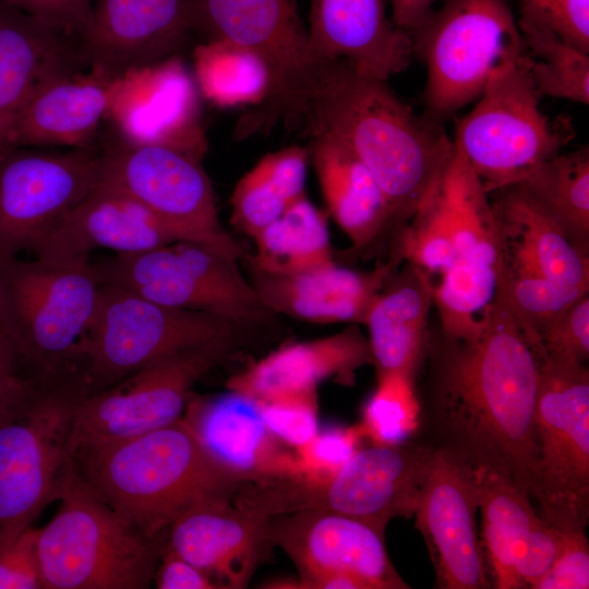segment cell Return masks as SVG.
<instances>
[{
	"label": "cell",
	"mask_w": 589,
	"mask_h": 589,
	"mask_svg": "<svg viewBox=\"0 0 589 589\" xmlns=\"http://www.w3.org/2000/svg\"><path fill=\"white\" fill-rule=\"evenodd\" d=\"M589 289L566 286L506 260L505 296L514 317L539 345L540 333Z\"/></svg>",
	"instance_id": "40"
},
{
	"label": "cell",
	"mask_w": 589,
	"mask_h": 589,
	"mask_svg": "<svg viewBox=\"0 0 589 589\" xmlns=\"http://www.w3.org/2000/svg\"><path fill=\"white\" fill-rule=\"evenodd\" d=\"M362 438L358 424L318 430L306 444L293 449V476L323 479L334 474L361 447Z\"/></svg>",
	"instance_id": "41"
},
{
	"label": "cell",
	"mask_w": 589,
	"mask_h": 589,
	"mask_svg": "<svg viewBox=\"0 0 589 589\" xmlns=\"http://www.w3.org/2000/svg\"><path fill=\"white\" fill-rule=\"evenodd\" d=\"M538 465L532 497L560 530L589 519V372L542 358L536 407Z\"/></svg>",
	"instance_id": "14"
},
{
	"label": "cell",
	"mask_w": 589,
	"mask_h": 589,
	"mask_svg": "<svg viewBox=\"0 0 589 589\" xmlns=\"http://www.w3.org/2000/svg\"><path fill=\"white\" fill-rule=\"evenodd\" d=\"M75 473L127 524L164 540L191 506L232 498L245 482L217 466L182 418L165 428L71 456Z\"/></svg>",
	"instance_id": "3"
},
{
	"label": "cell",
	"mask_w": 589,
	"mask_h": 589,
	"mask_svg": "<svg viewBox=\"0 0 589 589\" xmlns=\"http://www.w3.org/2000/svg\"><path fill=\"white\" fill-rule=\"evenodd\" d=\"M500 192L493 205L508 262L528 267L556 283L589 289V260L518 185Z\"/></svg>",
	"instance_id": "31"
},
{
	"label": "cell",
	"mask_w": 589,
	"mask_h": 589,
	"mask_svg": "<svg viewBox=\"0 0 589 589\" xmlns=\"http://www.w3.org/2000/svg\"><path fill=\"white\" fill-rule=\"evenodd\" d=\"M436 185L449 224L453 261L434 285L433 303L447 337L468 340L483 328L504 280L505 243L489 193L456 146Z\"/></svg>",
	"instance_id": "11"
},
{
	"label": "cell",
	"mask_w": 589,
	"mask_h": 589,
	"mask_svg": "<svg viewBox=\"0 0 589 589\" xmlns=\"http://www.w3.org/2000/svg\"><path fill=\"white\" fill-rule=\"evenodd\" d=\"M68 35L0 1V155L32 93L50 76L70 69Z\"/></svg>",
	"instance_id": "29"
},
{
	"label": "cell",
	"mask_w": 589,
	"mask_h": 589,
	"mask_svg": "<svg viewBox=\"0 0 589 589\" xmlns=\"http://www.w3.org/2000/svg\"><path fill=\"white\" fill-rule=\"evenodd\" d=\"M520 20L589 52V0H519Z\"/></svg>",
	"instance_id": "43"
},
{
	"label": "cell",
	"mask_w": 589,
	"mask_h": 589,
	"mask_svg": "<svg viewBox=\"0 0 589 589\" xmlns=\"http://www.w3.org/2000/svg\"><path fill=\"white\" fill-rule=\"evenodd\" d=\"M237 262L209 248L176 241L94 263L100 284L161 305L216 314L243 323L268 321L271 312Z\"/></svg>",
	"instance_id": "15"
},
{
	"label": "cell",
	"mask_w": 589,
	"mask_h": 589,
	"mask_svg": "<svg viewBox=\"0 0 589 589\" xmlns=\"http://www.w3.org/2000/svg\"><path fill=\"white\" fill-rule=\"evenodd\" d=\"M518 185L581 249L589 242L588 148L558 153Z\"/></svg>",
	"instance_id": "36"
},
{
	"label": "cell",
	"mask_w": 589,
	"mask_h": 589,
	"mask_svg": "<svg viewBox=\"0 0 589 589\" xmlns=\"http://www.w3.org/2000/svg\"><path fill=\"white\" fill-rule=\"evenodd\" d=\"M348 146L387 197L395 221L409 220L455 152L444 124L419 116L381 80L344 60L313 59L277 116Z\"/></svg>",
	"instance_id": "2"
},
{
	"label": "cell",
	"mask_w": 589,
	"mask_h": 589,
	"mask_svg": "<svg viewBox=\"0 0 589 589\" xmlns=\"http://www.w3.org/2000/svg\"><path fill=\"white\" fill-rule=\"evenodd\" d=\"M329 216L356 249L368 247L395 221L378 183L344 143L312 135L308 146Z\"/></svg>",
	"instance_id": "30"
},
{
	"label": "cell",
	"mask_w": 589,
	"mask_h": 589,
	"mask_svg": "<svg viewBox=\"0 0 589 589\" xmlns=\"http://www.w3.org/2000/svg\"><path fill=\"white\" fill-rule=\"evenodd\" d=\"M244 325L207 312L161 305L100 284L92 318L76 347V363L93 393L172 352L242 339Z\"/></svg>",
	"instance_id": "8"
},
{
	"label": "cell",
	"mask_w": 589,
	"mask_h": 589,
	"mask_svg": "<svg viewBox=\"0 0 589 589\" xmlns=\"http://www.w3.org/2000/svg\"><path fill=\"white\" fill-rule=\"evenodd\" d=\"M195 72L203 93L221 106L261 104L271 79L253 53L223 41H206L195 50Z\"/></svg>",
	"instance_id": "38"
},
{
	"label": "cell",
	"mask_w": 589,
	"mask_h": 589,
	"mask_svg": "<svg viewBox=\"0 0 589 589\" xmlns=\"http://www.w3.org/2000/svg\"><path fill=\"white\" fill-rule=\"evenodd\" d=\"M478 497L471 467L454 448L434 449L414 513L435 570V587H492L477 527Z\"/></svg>",
	"instance_id": "17"
},
{
	"label": "cell",
	"mask_w": 589,
	"mask_h": 589,
	"mask_svg": "<svg viewBox=\"0 0 589 589\" xmlns=\"http://www.w3.org/2000/svg\"><path fill=\"white\" fill-rule=\"evenodd\" d=\"M257 402L272 435L293 449L306 444L320 430L316 392Z\"/></svg>",
	"instance_id": "42"
},
{
	"label": "cell",
	"mask_w": 589,
	"mask_h": 589,
	"mask_svg": "<svg viewBox=\"0 0 589 589\" xmlns=\"http://www.w3.org/2000/svg\"><path fill=\"white\" fill-rule=\"evenodd\" d=\"M308 146L291 145L265 155L236 184L233 224L251 238L305 196Z\"/></svg>",
	"instance_id": "34"
},
{
	"label": "cell",
	"mask_w": 589,
	"mask_h": 589,
	"mask_svg": "<svg viewBox=\"0 0 589 589\" xmlns=\"http://www.w3.org/2000/svg\"><path fill=\"white\" fill-rule=\"evenodd\" d=\"M241 341L221 339L172 352L106 388L86 394L74 411L70 457L179 421L193 385L229 358Z\"/></svg>",
	"instance_id": "13"
},
{
	"label": "cell",
	"mask_w": 589,
	"mask_h": 589,
	"mask_svg": "<svg viewBox=\"0 0 589 589\" xmlns=\"http://www.w3.org/2000/svg\"><path fill=\"white\" fill-rule=\"evenodd\" d=\"M108 118L128 141L169 145L200 159L205 152L193 85L172 58L121 75Z\"/></svg>",
	"instance_id": "22"
},
{
	"label": "cell",
	"mask_w": 589,
	"mask_h": 589,
	"mask_svg": "<svg viewBox=\"0 0 589 589\" xmlns=\"http://www.w3.org/2000/svg\"><path fill=\"white\" fill-rule=\"evenodd\" d=\"M200 160L169 145L119 137L99 151L97 183L142 206L179 241L203 244L237 262L244 250L221 226Z\"/></svg>",
	"instance_id": "12"
},
{
	"label": "cell",
	"mask_w": 589,
	"mask_h": 589,
	"mask_svg": "<svg viewBox=\"0 0 589 589\" xmlns=\"http://www.w3.org/2000/svg\"><path fill=\"white\" fill-rule=\"evenodd\" d=\"M444 0H390L394 24L408 35Z\"/></svg>",
	"instance_id": "51"
},
{
	"label": "cell",
	"mask_w": 589,
	"mask_h": 589,
	"mask_svg": "<svg viewBox=\"0 0 589 589\" xmlns=\"http://www.w3.org/2000/svg\"><path fill=\"white\" fill-rule=\"evenodd\" d=\"M450 340L435 390L448 446L469 462L505 471L532 497L543 356L508 308L505 277L480 333L469 340Z\"/></svg>",
	"instance_id": "1"
},
{
	"label": "cell",
	"mask_w": 589,
	"mask_h": 589,
	"mask_svg": "<svg viewBox=\"0 0 589 589\" xmlns=\"http://www.w3.org/2000/svg\"><path fill=\"white\" fill-rule=\"evenodd\" d=\"M119 80L93 65L86 73L67 69L50 76L16 117L9 149L92 146L101 120L108 118Z\"/></svg>",
	"instance_id": "25"
},
{
	"label": "cell",
	"mask_w": 589,
	"mask_h": 589,
	"mask_svg": "<svg viewBox=\"0 0 589 589\" xmlns=\"http://www.w3.org/2000/svg\"><path fill=\"white\" fill-rule=\"evenodd\" d=\"M420 423L414 374L388 371L377 374V386L366 401L358 424L363 438L375 445L408 441Z\"/></svg>",
	"instance_id": "39"
},
{
	"label": "cell",
	"mask_w": 589,
	"mask_h": 589,
	"mask_svg": "<svg viewBox=\"0 0 589 589\" xmlns=\"http://www.w3.org/2000/svg\"><path fill=\"white\" fill-rule=\"evenodd\" d=\"M268 518L232 498L201 502L171 522L163 545L206 573L219 589H241L273 548Z\"/></svg>",
	"instance_id": "20"
},
{
	"label": "cell",
	"mask_w": 589,
	"mask_h": 589,
	"mask_svg": "<svg viewBox=\"0 0 589 589\" xmlns=\"http://www.w3.org/2000/svg\"><path fill=\"white\" fill-rule=\"evenodd\" d=\"M178 238L152 214L121 193L96 183L32 250L40 259L88 256L104 248L141 252Z\"/></svg>",
	"instance_id": "27"
},
{
	"label": "cell",
	"mask_w": 589,
	"mask_h": 589,
	"mask_svg": "<svg viewBox=\"0 0 589 589\" xmlns=\"http://www.w3.org/2000/svg\"><path fill=\"white\" fill-rule=\"evenodd\" d=\"M434 284L422 268L408 263L376 294L364 318L377 374H414L421 358Z\"/></svg>",
	"instance_id": "32"
},
{
	"label": "cell",
	"mask_w": 589,
	"mask_h": 589,
	"mask_svg": "<svg viewBox=\"0 0 589 589\" xmlns=\"http://www.w3.org/2000/svg\"><path fill=\"white\" fill-rule=\"evenodd\" d=\"M385 530L347 515L304 509L268 518L267 539L294 563L299 581L346 573L369 589H407L385 544Z\"/></svg>",
	"instance_id": "19"
},
{
	"label": "cell",
	"mask_w": 589,
	"mask_h": 589,
	"mask_svg": "<svg viewBox=\"0 0 589 589\" xmlns=\"http://www.w3.org/2000/svg\"><path fill=\"white\" fill-rule=\"evenodd\" d=\"M36 384L37 380L31 376L16 346L0 325V422L21 408Z\"/></svg>",
	"instance_id": "48"
},
{
	"label": "cell",
	"mask_w": 589,
	"mask_h": 589,
	"mask_svg": "<svg viewBox=\"0 0 589 589\" xmlns=\"http://www.w3.org/2000/svg\"><path fill=\"white\" fill-rule=\"evenodd\" d=\"M38 528L28 527L0 546V589H45L37 557Z\"/></svg>",
	"instance_id": "47"
},
{
	"label": "cell",
	"mask_w": 589,
	"mask_h": 589,
	"mask_svg": "<svg viewBox=\"0 0 589 589\" xmlns=\"http://www.w3.org/2000/svg\"><path fill=\"white\" fill-rule=\"evenodd\" d=\"M191 28L256 56L269 91L260 115H275L313 58L296 0H189Z\"/></svg>",
	"instance_id": "18"
},
{
	"label": "cell",
	"mask_w": 589,
	"mask_h": 589,
	"mask_svg": "<svg viewBox=\"0 0 589 589\" xmlns=\"http://www.w3.org/2000/svg\"><path fill=\"white\" fill-rule=\"evenodd\" d=\"M530 75L527 53L490 79L453 140L490 193L521 182L574 137L568 119L551 120Z\"/></svg>",
	"instance_id": "10"
},
{
	"label": "cell",
	"mask_w": 589,
	"mask_h": 589,
	"mask_svg": "<svg viewBox=\"0 0 589 589\" xmlns=\"http://www.w3.org/2000/svg\"><path fill=\"white\" fill-rule=\"evenodd\" d=\"M306 32L313 59L344 60L381 80L413 57L411 38L387 15L386 0H310Z\"/></svg>",
	"instance_id": "24"
},
{
	"label": "cell",
	"mask_w": 589,
	"mask_h": 589,
	"mask_svg": "<svg viewBox=\"0 0 589 589\" xmlns=\"http://www.w3.org/2000/svg\"><path fill=\"white\" fill-rule=\"evenodd\" d=\"M481 512V544L491 585L519 589L514 569L518 543L543 521L530 496L503 470L469 462Z\"/></svg>",
	"instance_id": "33"
},
{
	"label": "cell",
	"mask_w": 589,
	"mask_h": 589,
	"mask_svg": "<svg viewBox=\"0 0 589 589\" xmlns=\"http://www.w3.org/2000/svg\"><path fill=\"white\" fill-rule=\"evenodd\" d=\"M190 28L189 0H98L80 38L93 67L121 76L172 57Z\"/></svg>",
	"instance_id": "21"
},
{
	"label": "cell",
	"mask_w": 589,
	"mask_h": 589,
	"mask_svg": "<svg viewBox=\"0 0 589 589\" xmlns=\"http://www.w3.org/2000/svg\"><path fill=\"white\" fill-rule=\"evenodd\" d=\"M562 542V531L543 520L518 543L513 562L520 588H533L548 573Z\"/></svg>",
	"instance_id": "45"
},
{
	"label": "cell",
	"mask_w": 589,
	"mask_h": 589,
	"mask_svg": "<svg viewBox=\"0 0 589 589\" xmlns=\"http://www.w3.org/2000/svg\"><path fill=\"white\" fill-rule=\"evenodd\" d=\"M100 281L88 256L0 263V325L31 376L81 373L76 347L92 318Z\"/></svg>",
	"instance_id": "6"
},
{
	"label": "cell",
	"mask_w": 589,
	"mask_h": 589,
	"mask_svg": "<svg viewBox=\"0 0 589 589\" xmlns=\"http://www.w3.org/2000/svg\"><path fill=\"white\" fill-rule=\"evenodd\" d=\"M60 506L38 528L36 551L45 589H146L164 540L127 524L74 471L64 474Z\"/></svg>",
	"instance_id": "4"
},
{
	"label": "cell",
	"mask_w": 589,
	"mask_h": 589,
	"mask_svg": "<svg viewBox=\"0 0 589 589\" xmlns=\"http://www.w3.org/2000/svg\"><path fill=\"white\" fill-rule=\"evenodd\" d=\"M70 36H81L92 14L91 0H0Z\"/></svg>",
	"instance_id": "49"
},
{
	"label": "cell",
	"mask_w": 589,
	"mask_h": 589,
	"mask_svg": "<svg viewBox=\"0 0 589 589\" xmlns=\"http://www.w3.org/2000/svg\"><path fill=\"white\" fill-rule=\"evenodd\" d=\"M530 75L541 96L589 104V52L553 32L518 20Z\"/></svg>",
	"instance_id": "37"
},
{
	"label": "cell",
	"mask_w": 589,
	"mask_h": 589,
	"mask_svg": "<svg viewBox=\"0 0 589 589\" xmlns=\"http://www.w3.org/2000/svg\"><path fill=\"white\" fill-rule=\"evenodd\" d=\"M433 452L432 447L409 441L361 446L327 478H261L244 483L235 501L264 517L320 509L359 518L385 530L395 517L414 516Z\"/></svg>",
	"instance_id": "5"
},
{
	"label": "cell",
	"mask_w": 589,
	"mask_h": 589,
	"mask_svg": "<svg viewBox=\"0 0 589 589\" xmlns=\"http://www.w3.org/2000/svg\"><path fill=\"white\" fill-rule=\"evenodd\" d=\"M98 155L92 146L0 155V263L33 250L94 189Z\"/></svg>",
	"instance_id": "16"
},
{
	"label": "cell",
	"mask_w": 589,
	"mask_h": 589,
	"mask_svg": "<svg viewBox=\"0 0 589 589\" xmlns=\"http://www.w3.org/2000/svg\"><path fill=\"white\" fill-rule=\"evenodd\" d=\"M561 531L563 542L560 553L533 589L589 588V545L585 528Z\"/></svg>",
	"instance_id": "46"
},
{
	"label": "cell",
	"mask_w": 589,
	"mask_h": 589,
	"mask_svg": "<svg viewBox=\"0 0 589 589\" xmlns=\"http://www.w3.org/2000/svg\"><path fill=\"white\" fill-rule=\"evenodd\" d=\"M409 36L426 67L423 115L443 124L526 55L507 0H444Z\"/></svg>",
	"instance_id": "7"
},
{
	"label": "cell",
	"mask_w": 589,
	"mask_h": 589,
	"mask_svg": "<svg viewBox=\"0 0 589 589\" xmlns=\"http://www.w3.org/2000/svg\"><path fill=\"white\" fill-rule=\"evenodd\" d=\"M368 338L351 325L318 339L287 344L227 381V388L256 400L316 392L324 380L351 382L354 372L372 364Z\"/></svg>",
	"instance_id": "28"
},
{
	"label": "cell",
	"mask_w": 589,
	"mask_h": 589,
	"mask_svg": "<svg viewBox=\"0 0 589 589\" xmlns=\"http://www.w3.org/2000/svg\"><path fill=\"white\" fill-rule=\"evenodd\" d=\"M182 420L217 466L244 481L294 472L293 453L272 435L257 400L245 394L192 393Z\"/></svg>",
	"instance_id": "23"
},
{
	"label": "cell",
	"mask_w": 589,
	"mask_h": 589,
	"mask_svg": "<svg viewBox=\"0 0 589 589\" xmlns=\"http://www.w3.org/2000/svg\"><path fill=\"white\" fill-rule=\"evenodd\" d=\"M253 268L271 275H293L333 263L327 220L305 196L254 238Z\"/></svg>",
	"instance_id": "35"
},
{
	"label": "cell",
	"mask_w": 589,
	"mask_h": 589,
	"mask_svg": "<svg viewBox=\"0 0 589 589\" xmlns=\"http://www.w3.org/2000/svg\"><path fill=\"white\" fill-rule=\"evenodd\" d=\"M81 375L37 381L21 408L0 422V546L56 500L71 466L74 411L88 394Z\"/></svg>",
	"instance_id": "9"
},
{
	"label": "cell",
	"mask_w": 589,
	"mask_h": 589,
	"mask_svg": "<svg viewBox=\"0 0 589 589\" xmlns=\"http://www.w3.org/2000/svg\"><path fill=\"white\" fill-rule=\"evenodd\" d=\"M154 581L158 589H219L206 573L164 545Z\"/></svg>",
	"instance_id": "50"
},
{
	"label": "cell",
	"mask_w": 589,
	"mask_h": 589,
	"mask_svg": "<svg viewBox=\"0 0 589 589\" xmlns=\"http://www.w3.org/2000/svg\"><path fill=\"white\" fill-rule=\"evenodd\" d=\"M538 340L543 357L585 364L589 357L588 294L543 329Z\"/></svg>",
	"instance_id": "44"
},
{
	"label": "cell",
	"mask_w": 589,
	"mask_h": 589,
	"mask_svg": "<svg viewBox=\"0 0 589 589\" xmlns=\"http://www.w3.org/2000/svg\"><path fill=\"white\" fill-rule=\"evenodd\" d=\"M401 259L362 273L336 265L293 275L256 271L254 283L260 300L271 312H280L311 323H363L376 294L394 274Z\"/></svg>",
	"instance_id": "26"
}]
</instances>
